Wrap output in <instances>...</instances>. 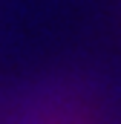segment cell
Wrapping results in <instances>:
<instances>
[{
    "mask_svg": "<svg viewBox=\"0 0 121 124\" xmlns=\"http://www.w3.org/2000/svg\"><path fill=\"white\" fill-rule=\"evenodd\" d=\"M0 124H121L113 107L72 84H43L3 107Z\"/></svg>",
    "mask_w": 121,
    "mask_h": 124,
    "instance_id": "cell-1",
    "label": "cell"
}]
</instances>
